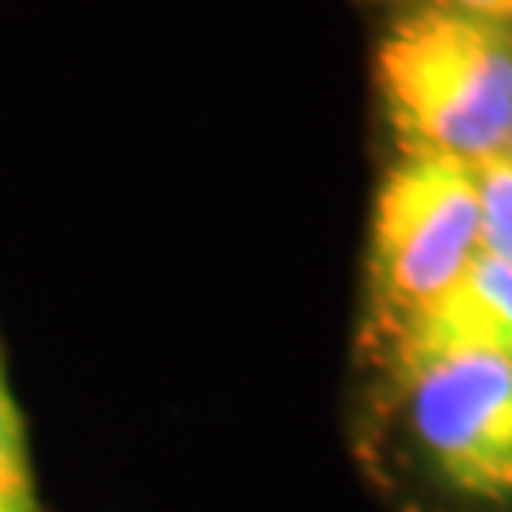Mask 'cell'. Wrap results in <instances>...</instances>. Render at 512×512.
Instances as JSON below:
<instances>
[{"instance_id": "cell-1", "label": "cell", "mask_w": 512, "mask_h": 512, "mask_svg": "<svg viewBox=\"0 0 512 512\" xmlns=\"http://www.w3.org/2000/svg\"><path fill=\"white\" fill-rule=\"evenodd\" d=\"M376 80L403 156L482 164L512 141V23L425 4L380 42Z\"/></svg>"}, {"instance_id": "cell-7", "label": "cell", "mask_w": 512, "mask_h": 512, "mask_svg": "<svg viewBox=\"0 0 512 512\" xmlns=\"http://www.w3.org/2000/svg\"><path fill=\"white\" fill-rule=\"evenodd\" d=\"M448 12H463V16L494 19V23H512V0H429Z\"/></svg>"}, {"instance_id": "cell-8", "label": "cell", "mask_w": 512, "mask_h": 512, "mask_svg": "<svg viewBox=\"0 0 512 512\" xmlns=\"http://www.w3.org/2000/svg\"><path fill=\"white\" fill-rule=\"evenodd\" d=\"M0 512H38V505H23V509H0Z\"/></svg>"}, {"instance_id": "cell-2", "label": "cell", "mask_w": 512, "mask_h": 512, "mask_svg": "<svg viewBox=\"0 0 512 512\" xmlns=\"http://www.w3.org/2000/svg\"><path fill=\"white\" fill-rule=\"evenodd\" d=\"M418 459L440 490L512 505V361L471 342L380 353Z\"/></svg>"}, {"instance_id": "cell-10", "label": "cell", "mask_w": 512, "mask_h": 512, "mask_svg": "<svg viewBox=\"0 0 512 512\" xmlns=\"http://www.w3.org/2000/svg\"><path fill=\"white\" fill-rule=\"evenodd\" d=\"M0 384H4V376H0Z\"/></svg>"}, {"instance_id": "cell-6", "label": "cell", "mask_w": 512, "mask_h": 512, "mask_svg": "<svg viewBox=\"0 0 512 512\" xmlns=\"http://www.w3.org/2000/svg\"><path fill=\"white\" fill-rule=\"evenodd\" d=\"M23 505H35L27 440H23V421L16 406L0 384V509H23Z\"/></svg>"}, {"instance_id": "cell-9", "label": "cell", "mask_w": 512, "mask_h": 512, "mask_svg": "<svg viewBox=\"0 0 512 512\" xmlns=\"http://www.w3.org/2000/svg\"><path fill=\"white\" fill-rule=\"evenodd\" d=\"M505 156H509V160H512V141H509V148H505Z\"/></svg>"}, {"instance_id": "cell-3", "label": "cell", "mask_w": 512, "mask_h": 512, "mask_svg": "<svg viewBox=\"0 0 512 512\" xmlns=\"http://www.w3.org/2000/svg\"><path fill=\"white\" fill-rule=\"evenodd\" d=\"M475 255V164L452 156H403L380 186L372 213V349L433 308L467 274Z\"/></svg>"}, {"instance_id": "cell-5", "label": "cell", "mask_w": 512, "mask_h": 512, "mask_svg": "<svg viewBox=\"0 0 512 512\" xmlns=\"http://www.w3.org/2000/svg\"><path fill=\"white\" fill-rule=\"evenodd\" d=\"M478 186V251L512 262V160L490 156L475 164Z\"/></svg>"}, {"instance_id": "cell-4", "label": "cell", "mask_w": 512, "mask_h": 512, "mask_svg": "<svg viewBox=\"0 0 512 512\" xmlns=\"http://www.w3.org/2000/svg\"><path fill=\"white\" fill-rule=\"evenodd\" d=\"M425 342H471L505 353L512 361V262L478 251L467 274L429 311L403 327L391 342L376 349L387 353L395 346H425Z\"/></svg>"}]
</instances>
